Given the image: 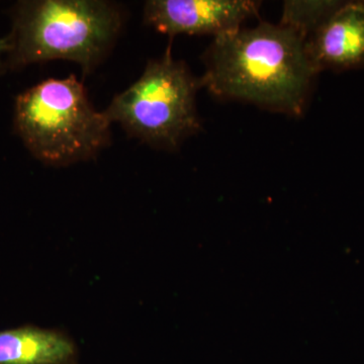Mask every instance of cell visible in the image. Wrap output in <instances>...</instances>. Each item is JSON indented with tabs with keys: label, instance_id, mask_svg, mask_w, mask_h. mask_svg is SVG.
Returning a JSON list of instances; mask_svg holds the SVG:
<instances>
[{
	"label": "cell",
	"instance_id": "cell-1",
	"mask_svg": "<svg viewBox=\"0 0 364 364\" xmlns=\"http://www.w3.org/2000/svg\"><path fill=\"white\" fill-rule=\"evenodd\" d=\"M200 85L215 97L299 116L318 71L306 39L291 28L261 23L215 37L203 56Z\"/></svg>",
	"mask_w": 364,
	"mask_h": 364
},
{
	"label": "cell",
	"instance_id": "cell-2",
	"mask_svg": "<svg viewBox=\"0 0 364 364\" xmlns=\"http://www.w3.org/2000/svg\"><path fill=\"white\" fill-rule=\"evenodd\" d=\"M116 6L100 0H33L16 4L9 63L18 68L68 60L90 73L121 28Z\"/></svg>",
	"mask_w": 364,
	"mask_h": 364
},
{
	"label": "cell",
	"instance_id": "cell-3",
	"mask_svg": "<svg viewBox=\"0 0 364 364\" xmlns=\"http://www.w3.org/2000/svg\"><path fill=\"white\" fill-rule=\"evenodd\" d=\"M112 122L95 111L74 75L48 79L21 93L14 129L31 153L45 164L68 165L97 156L109 143Z\"/></svg>",
	"mask_w": 364,
	"mask_h": 364
},
{
	"label": "cell",
	"instance_id": "cell-4",
	"mask_svg": "<svg viewBox=\"0 0 364 364\" xmlns=\"http://www.w3.org/2000/svg\"><path fill=\"white\" fill-rule=\"evenodd\" d=\"M200 81L167 52L146 66L141 77L117 95L105 114L152 146L176 149L200 129L196 95Z\"/></svg>",
	"mask_w": 364,
	"mask_h": 364
},
{
	"label": "cell",
	"instance_id": "cell-5",
	"mask_svg": "<svg viewBox=\"0 0 364 364\" xmlns=\"http://www.w3.org/2000/svg\"><path fill=\"white\" fill-rule=\"evenodd\" d=\"M258 14L250 0H151L144 18L158 32L169 36L213 35L237 32L247 18Z\"/></svg>",
	"mask_w": 364,
	"mask_h": 364
},
{
	"label": "cell",
	"instance_id": "cell-6",
	"mask_svg": "<svg viewBox=\"0 0 364 364\" xmlns=\"http://www.w3.org/2000/svg\"><path fill=\"white\" fill-rule=\"evenodd\" d=\"M318 72L364 65V4H341L306 41Z\"/></svg>",
	"mask_w": 364,
	"mask_h": 364
},
{
	"label": "cell",
	"instance_id": "cell-7",
	"mask_svg": "<svg viewBox=\"0 0 364 364\" xmlns=\"http://www.w3.org/2000/svg\"><path fill=\"white\" fill-rule=\"evenodd\" d=\"M75 342L60 330L33 325L0 331V364H77Z\"/></svg>",
	"mask_w": 364,
	"mask_h": 364
},
{
	"label": "cell",
	"instance_id": "cell-8",
	"mask_svg": "<svg viewBox=\"0 0 364 364\" xmlns=\"http://www.w3.org/2000/svg\"><path fill=\"white\" fill-rule=\"evenodd\" d=\"M340 6L335 1L287 0L279 25L291 28L306 41Z\"/></svg>",
	"mask_w": 364,
	"mask_h": 364
},
{
	"label": "cell",
	"instance_id": "cell-9",
	"mask_svg": "<svg viewBox=\"0 0 364 364\" xmlns=\"http://www.w3.org/2000/svg\"><path fill=\"white\" fill-rule=\"evenodd\" d=\"M11 50V41L9 36L6 38L0 39V58L4 53H9Z\"/></svg>",
	"mask_w": 364,
	"mask_h": 364
},
{
	"label": "cell",
	"instance_id": "cell-10",
	"mask_svg": "<svg viewBox=\"0 0 364 364\" xmlns=\"http://www.w3.org/2000/svg\"><path fill=\"white\" fill-rule=\"evenodd\" d=\"M363 4H364V2H363Z\"/></svg>",
	"mask_w": 364,
	"mask_h": 364
}]
</instances>
